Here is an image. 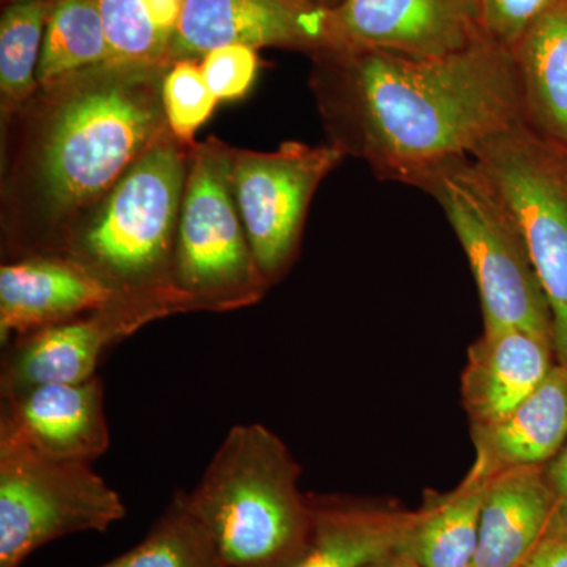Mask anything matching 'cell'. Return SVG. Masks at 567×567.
Here are the masks:
<instances>
[{"label": "cell", "mask_w": 567, "mask_h": 567, "mask_svg": "<svg viewBox=\"0 0 567 567\" xmlns=\"http://www.w3.org/2000/svg\"><path fill=\"white\" fill-rule=\"evenodd\" d=\"M162 93L171 133L183 144H196L194 136L219 103L205 81L199 61L174 62L164 74Z\"/></svg>", "instance_id": "d4e9b609"}, {"label": "cell", "mask_w": 567, "mask_h": 567, "mask_svg": "<svg viewBox=\"0 0 567 567\" xmlns=\"http://www.w3.org/2000/svg\"><path fill=\"white\" fill-rule=\"evenodd\" d=\"M128 295L66 254H37L0 267V344L69 322Z\"/></svg>", "instance_id": "5bb4252c"}, {"label": "cell", "mask_w": 567, "mask_h": 567, "mask_svg": "<svg viewBox=\"0 0 567 567\" xmlns=\"http://www.w3.org/2000/svg\"><path fill=\"white\" fill-rule=\"evenodd\" d=\"M554 495L544 465L492 476L472 567H518L547 535Z\"/></svg>", "instance_id": "e0dca14e"}, {"label": "cell", "mask_w": 567, "mask_h": 567, "mask_svg": "<svg viewBox=\"0 0 567 567\" xmlns=\"http://www.w3.org/2000/svg\"><path fill=\"white\" fill-rule=\"evenodd\" d=\"M173 279L196 312L248 308L270 289L235 203L230 147L215 137L192 148Z\"/></svg>", "instance_id": "8992f818"}, {"label": "cell", "mask_w": 567, "mask_h": 567, "mask_svg": "<svg viewBox=\"0 0 567 567\" xmlns=\"http://www.w3.org/2000/svg\"><path fill=\"white\" fill-rule=\"evenodd\" d=\"M518 567H567V528L548 527L547 535Z\"/></svg>", "instance_id": "f1b7e54d"}, {"label": "cell", "mask_w": 567, "mask_h": 567, "mask_svg": "<svg viewBox=\"0 0 567 567\" xmlns=\"http://www.w3.org/2000/svg\"><path fill=\"white\" fill-rule=\"evenodd\" d=\"M563 2L566 0H475V6L484 35L511 51L536 21Z\"/></svg>", "instance_id": "484cf974"}, {"label": "cell", "mask_w": 567, "mask_h": 567, "mask_svg": "<svg viewBox=\"0 0 567 567\" xmlns=\"http://www.w3.org/2000/svg\"><path fill=\"white\" fill-rule=\"evenodd\" d=\"M312 2L320 3V6L328 7V9H334L342 0H312Z\"/></svg>", "instance_id": "4dcf8cb0"}, {"label": "cell", "mask_w": 567, "mask_h": 567, "mask_svg": "<svg viewBox=\"0 0 567 567\" xmlns=\"http://www.w3.org/2000/svg\"><path fill=\"white\" fill-rule=\"evenodd\" d=\"M308 546L287 567H374L398 554L410 513L346 496H309Z\"/></svg>", "instance_id": "ac0fdd59"}, {"label": "cell", "mask_w": 567, "mask_h": 567, "mask_svg": "<svg viewBox=\"0 0 567 567\" xmlns=\"http://www.w3.org/2000/svg\"><path fill=\"white\" fill-rule=\"evenodd\" d=\"M312 59L330 144L385 181L410 185L524 118L513 54L486 35L445 58L338 50Z\"/></svg>", "instance_id": "6da1fadb"}, {"label": "cell", "mask_w": 567, "mask_h": 567, "mask_svg": "<svg viewBox=\"0 0 567 567\" xmlns=\"http://www.w3.org/2000/svg\"><path fill=\"white\" fill-rule=\"evenodd\" d=\"M51 0H9L0 18V112L2 125L20 115L39 92L37 70Z\"/></svg>", "instance_id": "603a6c76"}, {"label": "cell", "mask_w": 567, "mask_h": 567, "mask_svg": "<svg viewBox=\"0 0 567 567\" xmlns=\"http://www.w3.org/2000/svg\"><path fill=\"white\" fill-rule=\"evenodd\" d=\"M300 476V464L267 425L229 429L199 483L186 491L227 567H287L303 554L312 506Z\"/></svg>", "instance_id": "3957f363"}, {"label": "cell", "mask_w": 567, "mask_h": 567, "mask_svg": "<svg viewBox=\"0 0 567 567\" xmlns=\"http://www.w3.org/2000/svg\"><path fill=\"white\" fill-rule=\"evenodd\" d=\"M333 51L454 54L484 37L475 0H342L331 9Z\"/></svg>", "instance_id": "7c38bea8"}, {"label": "cell", "mask_w": 567, "mask_h": 567, "mask_svg": "<svg viewBox=\"0 0 567 567\" xmlns=\"http://www.w3.org/2000/svg\"><path fill=\"white\" fill-rule=\"evenodd\" d=\"M125 516L122 496L92 464L0 443V567H21L62 537L106 533Z\"/></svg>", "instance_id": "ba28073f"}, {"label": "cell", "mask_w": 567, "mask_h": 567, "mask_svg": "<svg viewBox=\"0 0 567 567\" xmlns=\"http://www.w3.org/2000/svg\"><path fill=\"white\" fill-rule=\"evenodd\" d=\"M169 66L110 63L39 91L41 114L25 155L35 215L10 241V260L62 254L78 223L171 132L162 93Z\"/></svg>", "instance_id": "7a4b0ae2"}, {"label": "cell", "mask_w": 567, "mask_h": 567, "mask_svg": "<svg viewBox=\"0 0 567 567\" xmlns=\"http://www.w3.org/2000/svg\"><path fill=\"white\" fill-rule=\"evenodd\" d=\"M111 63L173 65V47L185 0H96Z\"/></svg>", "instance_id": "7402d4cb"}, {"label": "cell", "mask_w": 567, "mask_h": 567, "mask_svg": "<svg viewBox=\"0 0 567 567\" xmlns=\"http://www.w3.org/2000/svg\"><path fill=\"white\" fill-rule=\"evenodd\" d=\"M529 126L567 147V0L511 50Z\"/></svg>", "instance_id": "ffe728a7"}, {"label": "cell", "mask_w": 567, "mask_h": 567, "mask_svg": "<svg viewBox=\"0 0 567 567\" xmlns=\"http://www.w3.org/2000/svg\"><path fill=\"white\" fill-rule=\"evenodd\" d=\"M344 156L333 144L284 142L275 152L230 147L235 203L268 286L292 267L312 197Z\"/></svg>", "instance_id": "9c48e42d"}, {"label": "cell", "mask_w": 567, "mask_h": 567, "mask_svg": "<svg viewBox=\"0 0 567 567\" xmlns=\"http://www.w3.org/2000/svg\"><path fill=\"white\" fill-rule=\"evenodd\" d=\"M199 63L218 102H235L251 91L259 70V55L257 50L244 44H229L207 52Z\"/></svg>", "instance_id": "4316f807"}, {"label": "cell", "mask_w": 567, "mask_h": 567, "mask_svg": "<svg viewBox=\"0 0 567 567\" xmlns=\"http://www.w3.org/2000/svg\"><path fill=\"white\" fill-rule=\"evenodd\" d=\"M374 567H421L412 558L406 557L404 554H394L390 558L383 559L382 563Z\"/></svg>", "instance_id": "f546056e"}, {"label": "cell", "mask_w": 567, "mask_h": 567, "mask_svg": "<svg viewBox=\"0 0 567 567\" xmlns=\"http://www.w3.org/2000/svg\"><path fill=\"white\" fill-rule=\"evenodd\" d=\"M470 156L516 213L550 305L555 360L567 368V147L520 118Z\"/></svg>", "instance_id": "52a82bcc"}, {"label": "cell", "mask_w": 567, "mask_h": 567, "mask_svg": "<svg viewBox=\"0 0 567 567\" xmlns=\"http://www.w3.org/2000/svg\"><path fill=\"white\" fill-rule=\"evenodd\" d=\"M193 145L164 134L78 223L62 254L121 292L178 290L175 244Z\"/></svg>", "instance_id": "277c9868"}, {"label": "cell", "mask_w": 567, "mask_h": 567, "mask_svg": "<svg viewBox=\"0 0 567 567\" xmlns=\"http://www.w3.org/2000/svg\"><path fill=\"white\" fill-rule=\"evenodd\" d=\"M0 443L93 464L111 445L103 380L41 383L0 395Z\"/></svg>", "instance_id": "4fadbf2b"}, {"label": "cell", "mask_w": 567, "mask_h": 567, "mask_svg": "<svg viewBox=\"0 0 567 567\" xmlns=\"http://www.w3.org/2000/svg\"><path fill=\"white\" fill-rule=\"evenodd\" d=\"M95 567H227L218 548L177 491L147 536L117 558Z\"/></svg>", "instance_id": "cb8c5ba5"}, {"label": "cell", "mask_w": 567, "mask_h": 567, "mask_svg": "<svg viewBox=\"0 0 567 567\" xmlns=\"http://www.w3.org/2000/svg\"><path fill=\"white\" fill-rule=\"evenodd\" d=\"M557 364L554 344L520 328L484 330L468 349L462 404L472 425L492 424L529 398Z\"/></svg>", "instance_id": "9a60e30c"}, {"label": "cell", "mask_w": 567, "mask_h": 567, "mask_svg": "<svg viewBox=\"0 0 567 567\" xmlns=\"http://www.w3.org/2000/svg\"><path fill=\"white\" fill-rule=\"evenodd\" d=\"M186 312L196 308L178 290L128 293L69 322L18 336L3 346L0 395L41 383L92 379L112 347L145 324Z\"/></svg>", "instance_id": "30bf717a"}, {"label": "cell", "mask_w": 567, "mask_h": 567, "mask_svg": "<svg viewBox=\"0 0 567 567\" xmlns=\"http://www.w3.org/2000/svg\"><path fill=\"white\" fill-rule=\"evenodd\" d=\"M229 44L303 51L315 58L333 51L331 9L312 0H185L173 63L200 61Z\"/></svg>", "instance_id": "8fae6325"}, {"label": "cell", "mask_w": 567, "mask_h": 567, "mask_svg": "<svg viewBox=\"0 0 567 567\" xmlns=\"http://www.w3.org/2000/svg\"><path fill=\"white\" fill-rule=\"evenodd\" d=\"M472 436L476 458L468 473L473 476L546 465L567 442V368L555 364L543 385L509 415L472 425Z\"/></svg>", "instance_id": "2e32d148"}, {"label": "cell", "mask_w": 567, "mask_h": 567, "mask_svg": "<svg viewBox=\"0 0 567 567\" xmlns=\"http://www.w3.org/2000/svg\"><path fill=\"white\" fill-rule=\"evenodd\" d=\"M548 487L554 495L550 527L567 528V442L561 451L544 465Z\"/></svg>", "instance_id": "83f0119b"}, {"label": "cell", "mask_w": 567, "mask_h": 567, "mask_svg": "<svg viewBox=\"0 0 567 567\" xmlns=\"http://www.w3.org/2000/svg\"><path fill=\"white\" fill-rule=\"evenodd\" d=\"M110 63V43L96 0H51L37 70L39 91H51Z\"/></svg>", "instance_id": "44dd1931"}, {"label": "cell", "mask_w": 567, "mask_h": 567, "mask_svg": "<svg viewBox=\"0 0 567 567\" xmlns=\"http://www.w3.org/2000/svg\"><path fill=\"white\" fill-rule=\"evenodd\" d=\"M3 2H9V0H3Z\"/></svg>", "instance_id": "1f68e13d"}, {"label": "cell", "mask_w": 567, "mask_h": 567, "mask_svg": "<svg viewBox=\"0 0 567 567\" xmlns=\"http://www.w3.org/2000/svg\"><path fill=\"white\" fill-rule=\"evenodd\" d=\"M410 185L434 197L456 233L480 290L484 330L520 328L554 344L550 305L516 213L475 159H445Z\"/></svg>", "instance_id": "5b68a950"}, {"label": "cell", "mask_w": 567, "mask_h": 567, "mask_svg": "<svg viewBox=\"0 0 567 567\" xmlns=\"http://www.w3.org/2000/svg\"><path fill=\"white\" fill-rule=\"evenodd\" d=\"M491 480L466 473L453 491L425 492L423 506L410 513L399 554L421 567H472Z\"/></svg>", "instance_id": "d6986e66"}]
</instances>
